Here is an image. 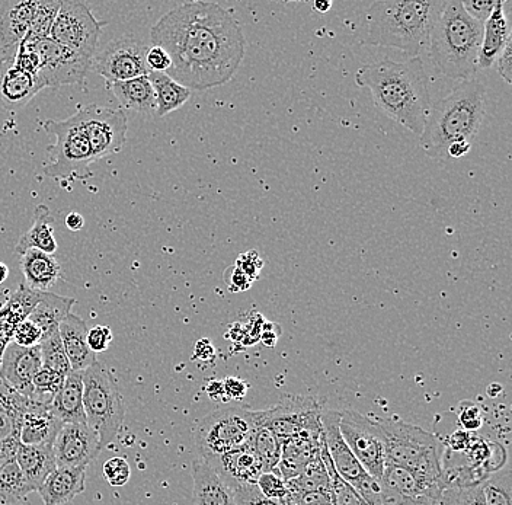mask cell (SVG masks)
<instances>
[{
	"label": "cell",
	"instance_id": "obj_52",
	"mask_svg": "<svg viewBox=\"0 0 512 505\" xmlns=\"http://www.w3.org/2000/svg\"><path fill=\"white\" fill-rule=\"evenodd\" d=\"M224 281H226L227 287L232 293L246 292L252 286V281L236 265L227 268L226 273H224Z\"/></svg>",
	"mask_w": 512,
	"mask_h": 505
},
{
	"label": "cell",
	"instance_id": "obj_2",
	"mask_svg": "<svg viewBox=\"0 0 512 505\" xmlns=\"http://www.w3.org/2000/svg\"><path fill=\"white\" fill-rule=\"evenodd\" d=\"M355 82L370 89L377 107L387 117L421 136L432 107L430 79L421 57L406 62L383 57L367 63L358 70Z\"/></svg>",
	"mask_w": 512,
	"mask_h": 505
},
{
	"label": "cell",
	"instance_id": "obj_15",
	"mask_svg": "<svg viewBox=\"0 0 512 505\" xmlns=\"http://www.w3.org/2000/svg\"><path fill=\"white\" fill-rule=\"evenodd\" d=\"M146 47L133 38L111 41L92 59L91 69L110 83L131 81L149 75Z\"/></svg>",
	"mask_w": 512,
	"mask_h": 505
},
{
	"label": "cell",
	"instance_id": "obj_51",
	"mask_svg": "<svg viewBox=\"0 0 512 505\" xmlns=\"http://www.w3.org/2000/svg\"><path fill=\"white\" fill-rule=\"evenodd\" d=\"M496 0H486V2H480V0H466L462 2L463 9L470 18L475 21L482 22L485 24L488 18L491 17L494 12Z\"/></svg>",
	"mask_w": 512,
	"mask_h": 505
},
{
	"label": "cell",
	"instance_id": "obj_57",
	"mask_svg": "<svg viewBox=\"0 0 512 505\" xmlns=\"http://www.w3.org/2000/svg\"><path fill=\"white\" fill-rule=\"evenodd\" d=\"M207 395L210 396L211 401H227L222 380H211L207 385Z\"/></svg>",
	"mask_w": 512,
	"mask_h": 505
},
{
	"label": "cell",
	"instance_id": "obj_29",
	"mask_svg": "<svg viewBox=\"0 0 512 505\" xmlns=\"http://www.w3.org/2000/svg\"><path fill=\"white\" fill-rule=\"evenodd\" d=\"M16 463L35 491H38L48 476L57 469L53 447L48 446H24L21 444L18 455H16Z\"/></svg>",
	"mask_w": 512,
	"mask_h": 505
},
{
	"label": "cell",
	"instance_id": "obj_14",
	"mask_svg": "<svg viewBox=\"0 0 512 505\" xmlns=\"http://www.w3.org/2000/svg\"><path fill=\"white\" fill-rule=\"evenodd\" d=\"M73 115L91 143L95 161L123 149L128 130L127 117L123 111L92 104L80 108Z\"/></svg>",
	"mask_w": 512,
	"mask_h": 505
},
{
	"label": "cell",
	"instance_id": "obj_28",
	"mask_svg": "<svg viewBox=\"0 0 512 505\" xmlns=\"http://www.w3.org/2000/svg\"><path fill=\"white\" fill-rule=\"evenodd\" d=\"M25 286L37 292H48L60 278L62 268L54 255L30 249L21 255Z\"/></svg>",
	"mask_w": 512,
	"mask_h": 505
},
{
	"label": "cell",
	"instance_id": "obj_8",
	"mask_svg": "<svg viewBox=\"0 0 512 505\" xmlns=\"http://www.w3.org/2000/svg\"><path fill=\"white\" fill-rule=\"evenodd\" d=\"M265 411L224 408L198 421L194 430L195 446L201 459L220 456L246 446L256 428L264 423Z\"/></svg>",
	"mask_w": 512,
	"mask_h": 505
},
{
	"label": "cell",
	"instance_id": "obj_6",
	"mask_svg": "<svg viewBox=\"0 0 512 505\" xmlns=\"http://www.w3.org/2000/svg\"><path fill=\"white\" fill-rule=\"evenodd\" d=\"M383 434L386 463L415 472L431 484L443 475V441L434 434L399 420H377Z\"/></svg>",
	"mask_w": 512,
	"mask_h": 505
},
{
	"label": "cell",
	"instance_id": "obj_53",
	"mask_svg": "<svg viewBox=\"0 0 512 505\" xmlns=\"http://www.w3.org/2000/svg\"><path fill=\"white\" fill-rule=\"evenodd\" d=\"M473 436H475V434L467 433V431L460 428V430L454 431V433L448 436L446 443H443L444 449L448 450L450 453H456V455H463V453H466V450L469 449Z\"/></svg>",
	"mask_w": 512,
	"mask_h": 505
},
{
	"label": "cell",
	"instance_id": "obj_21",
	"mask_svg": "<svg viewBox=\"0 0 512 505\" xmlns=\"http://www.w3.org/2000/svg\"><path fill=\"white\" fill-rule=\"evenodd\" d=\"M41 89L35 76L16 69L12 63L0 65V107L3 110L9 113L22 110Z\"/></svg>",
	"mask_w": 512,
	"mask_h": 505
},
{
	"label": "cell",
	"instance_id": "obj_40",
	"mask_svg": "<svg viewBox=\"0 0 512 505\" xmlns=\"http://www.w3.org/2000/svg\"><path fill=\"white\" fill-rule=\"evenodd\" d=\"M482 488L486 505H512V476L508 469L489 475Z\"/></svg>",
	"mask_w": 512,
	"mask_h": 505
},
{
	"label": "cell",
	"instance_id": "obj_25",
	"mask_svg": "<svg viewBox=\"0 0 512 505\" xmlns=\"http://www.w3.org/2000/svg\"><path fill=\"white\" fill-rule=\"evenodd\" d=\"M86 488V469L57 468L38 488L44 505H63L82 494Z\"/></svg>",
	"mask_w": 512,
	"mask_h": 505
},
{
	"label": "cell",
	"instance_id": "obj_56",
	"mask_svg": "<svg viewBox=\"0 0 512 505\" xmlns=\"http://www.w3.org/2000/svg\"><path fill=\"white\" fill-rule=\"evenodd\" d=\"M19 447H21V441L12 437V439L0 441V466L5 463L14 462L16 455H18Z\"/></svg>",
	"mask_w": 512,
	"mask_h": 505
},
{
	"label": "cell",
	"instance_id": "obj_30",
	"mask_svg": "<svg viewBox=\"0 0 512 505\" xmlns=\"http://www.w3.org/2000/svg\"><path fill=\"white\" fill-rule=\"evenodd\" d=\"M75 299L59 296L50 292H41L40 300H38L35 308L32 309L28 321L38 326L43 332V338L59 331V325L62 324L64 318L69 315Z\"/></svg>",
	"mask_w": 512,
	"mask_h": 505
},
{
	"label": "cell",
	"instance_id": "obj_42",
	"mask_svg": "<svg viewBox=\"0 0 512 505\" xmlns=\"http://www.w3.org/2000/svg\"><path fill=\"white\" fill-rule=\"evenodd\" d=\"M457 418H459L460 428L470 434L478 433L482 428L483 421H485L483 409L480 408V405L470 401L460 404Z\"/></svg>",
	"mask_w": 512,
	"mask_h": 505
},
{
	"label": "cell",
	"instance_id": "obj_18",
	"mask_svg": "<svg viewBox=\"0 0 512 505\" xmlns=\"http://www.w3.org/2000/svg\"><path fill=\"white\" fill-rule=\"evenodd\" d=\"M41 366L43 361L38 345L25 348L12 341L6 345L0 361V376L16 392L31 399L32 380L40 372Z\"/></svg>",
	"mask_w": 512,
	"mask_h": 505
},
{
	"label": "cell",
	"instance_id": "obj_37",
	"mask_svg": "<svg viewBox=\"0 0 512 505\" xmlns=\"http://www.w3.org/2000/svg\"><path fill=\"white\" fill-rule=\"evenodd\" d=\"M60 5H62L60 0H38L34 19L31 22L30 33L22 41V44L31 46V44L37 43V41L50 37L51 28H53L54 19L57 17Z\"/></svg>",
	"mask_w": 512,
	"mask_h": 505
},
{
	"label": "cell",
	"instance_id": "obj_36",
	"mask_svg": "<svg viewBox=\"0 0 512 505\" xmlns=\"http://www.w3.org/2000/svg\"><path fill=\"white\" fill-rule=\"evenodd\" d=\"M31 492H35V489L25 479L16 460L0 466V503L22 501Z\"/></svg>",
	"mask_w": 512,
	"mask_h": 505
},
{
	"label": "cell",
	"instance_id": "obj_33",
	"mask_svg": "<svg viewBox=\"0 0 512 505\" xmlns=\"http://www.w3.org/2000/svg\"><path fill=\"white\" fill-rule=\"evenodd\" d=\"M147 76H149L153 92H155V114L158 117H165V115L174 113L190 101L192 91L179 85L174 79L169 78L166 73L150 72Z\"/></svg>",
	"mask_w": 512,
	"mask_h": 505
},
{
	"label": "cell",
	"instance_id": "obj_49",
	"mask_svg": "<svg viewBox=\"0 0 512 505\" xmlns=\"http://www.w3.org/2000/svg\"><path fill=\"white\" fill-rule=\"evenodd\" d=\"M112 341L110 326L96 325L88 331V345L92 353H104Z\"/></svg>",
	"mask_w": 512,
	"mask_h": 505
},
{
	"label": "cell",
	"instance_id": "obj_44",
	"mask_svg": "<svg viewBox=\"0 0 512 505\" xmlns=\"http://www.w3.org/2000/svg\"><path fill=\"white\" fill-rule=\"evenodd\" d=\"M22 417L24 414L0 401V441L12 439V437L19 439Z\"/></svg>",
	"mask_w": 512,
	"mask_h": 505
},
{
	"label": "cell",
	"instance_id": "obj_35",
	"mask_svg": "<svg viewBox=\"0 0 512 505\" xmlns=\"http://www.w3.org/2000/svg\"><path fill=\"white\" fill-rule=\"evenodd\" d=\"M319 455L323 466H325L326 473H328L329 488H331V497L334 505H367L364 503L363 498L360 497V494L336 472L331 456H329L328 450H326L323 436H320Z\"/></svg>",
	"mask_w": 512,
	"mask_h": 505
},
{
	"label": "cell",
	"instance_id": "obj_24",
	"mask_svg": "<svg viewBox=\"0 0 512 505\" xmlns=\"http://www.w3.org/2000/svg\"><path fill=\"white\" fill-rule=\"evenodd\" d=\"M62 427V421L51 415L50 407L32 401V407L22 417L19 441L24 446L53 447Z\"/></svg>",
	"mask_w": 512,
	"mask_h": 505
},
{
	"label": "cell",
	"instance_id": "obj_16",
	"mask_svg": "<svg viewBox=\"0 0 512 505\" xmlns=\"http://www.w3.org/2000/svg\"><path fill=\"white\" fill-rule=\"evenodd\" d=\"M98 434L88 424H63L53 452L57 468L86 469L101 453Z\"/></svg>",
	"mask_w": 512,
	"mask_h": 505
},
{
	"label": "cell",
	"instance_id": "obj_59",
	"mask_svg": "<svg viewBox=\"0 0 512 505\" xmlns=\"http://www.w3.org/2000/svg\"><path fill=\"white\" fill-rule=\"evenodd\" d=\"M472 149V143L456 142L447 149V158L459 159L466 156Z\"/></svg>",
	"mask_w": 512,
	"mask_h": 505
},
{
	"label": "cell",
	"instance_id": "obj_46",
	"mask_svg": "<svg viewBox=\"0 0 512 505\" xmlns=\"http://www.w3.org/2000/svg\"><path fill=\"white\" fill-rule=\"evenodd\" d=\"M14 343L21 345V347L31 348L35 345H40L43 340V332L38 328L37 325L32 324L31 321L21 322L15 328L14 332Z\"/></svg>",
	"mask_w": 512,
	"mask_h": 505
},
{
	"label": "cell",
	"instance_id": "obj_11",
	"mask_svg": "<svg viewBox=\"0 0 512 505\" xmlns=\"http://www.w3.org/2000/svg\"><path fill=\"white\" fill-rule=\"evenodd\" d=\"M339 431L364 471L380 481L386 466V453L383 434L376 421L355 409H345L339 412Z\"/></svg>",
	"mask_w": 512,
	"mask_h": 505
},
{
	"label": "cell",
	"instance_id": "obj_48",
	"mask_svg": "<svg viewBox=\"0 0 512 505\" xmlns=\"http://www.w3.org/2000/svg\"><path fill=\"white\" fill-rule=\"evenodd\" d=\"M235 265L254 283L259 274H261L262 268H264V261H262L261 255L258 252L249 251L239 255Z\"/></svg>",
	"mask_w": 512,
	"mask_h": 505
},
{
	"label": "cell",
	"instance_id": "obj_39",
	"mask_svg": "<svg viewBox=\"0 0 512 505\" xmlns=\"http://www.w3.org/2000/svg\"><path fill=\"white\" fill-rule=\"evenodd\" d=\"M38 347H40L43 367L54 370V372L60 373L63 376H67L72 372V367H70L69 360H67L66 353H64L59 331L43 338Z\"/></svg>",
	"mask_w": 512,
	"mask_h": 505
},
{
	"label": "cell",
	"instance_id": "obj_32",
	"mask_svg": "<svg viewBox=\"0 0 512 505\" xmlns=\"http://www.w3.org/2000/svg\"><path fill=\"white\" fill-rule=\"evenodd\" d=\"M30 249L54 255L57 251V241L54 238L53 225H51L50 210L46 206L35 209L32 226L16 245V254L22 255Z\"/></svg>",
	"mask_w": 512,
	"mask_h": 505
},
{
	"label": "cell",
	"instance_id": "obj_55",
	"mask_svg": "<svg viewBox=\"0 0 512 505\" xmlns=\"http://www.w3.org/2000/svg\"><path fill=\"white\" fill-rule=\"evenodd\" d=\"M223 388L227 399H242L248 391L246 383L238 377H227L226 380H223Z\"/></svg>",
	"mask_w": 512,
	"mask_h": 505
},
{
	"label": "cell",
	"instance_id": "obj_38",
	"mask_svg": "<svg viewBox=\"0 0 512 505\" xmlns=\"http://www.w3.org/2000/svg\"><path fill=\"white\" fill-rule=\"evenodd\" d=\"M64 379L66 376L41 366L40 372L32 380L31 401L44 407H51V402L62 388Z\"/></svg>",
	"mask_w": 512,
	"mask_h": 505
},
{
	"label": "cell",
	"instance_id": "obj_3",
	"mask_svg": "<svg viewBox=\"0 0 512 505\" xmlns=\"http://www.w3.org/2000/svg\"><path fill=\"white\" fill-rule=\"evenodd\" d=\"M446 0H380L368 8L364 44L403 51L414 57L430 49L435 22Z\"/></svg>",
	"mask_w": 512,
	"mask_h": 505
},
{
	"label": "cell",
	"instance_id": "obj_5",
	"mask_svg": "<svg viewBox=\"0 0 512 505\" xmlns=\"http://www.w3.org/2000/svg\"><path fill=\"white\" fill-rule=\"evenodd\" d=\"M483 24L470 18L460 0H446L431 33L432 62L447 78L470 81L478 73Z\"/></svg>",
	"mask_w": 512,
	"mask_h": 505
},
{
	"label": "cell",
	"instance_id": "obj_50",
	"mask_svg": "<svg viewBox=\"0 0 512 505\" xmlns=\"http://www.w3.org/2000/svg\"><path fill=\"white\" fill-rule=\"evenodd\" d=\"M146 65L149 72L166 73L171 69V57L160 47L152 46L146 50Z\"/></svg>",
	"mask_w": 512,
	"mask_h": 505
},
{
	"label": "cell",
	"instance_id": "obj_27",
	"mask_svg": "<svg viewBox=\"0 0 512 505\" xmlns=\"http://www.w3.org/2000/svg\"><path fill=\"white\" fill-rule=\"evenodd\" d=\"M192 481L195 505H236L232 489L203 459L192 462Z\"/></svg>",
	"mask_w": 512,
	"mask_h": 505
},
{
	"label": "cell",
	"instance_id": "obj_9",
	"mask_svg": "<svg viewBox=\"0 0 512 505\" xmlns=\"http://www.w3.org/2000/svg\"><path fill=\"white\" fill-rule=\"evenodd\" d=\"M43 127L53 139H56L54 145L47 149L51 156V161L43 166V172L47 177L66 180L82 174L92 162H95L91 143L80 129L75 115L62 121L47 120Z\"/></svg>",
	"mask_w": 512,
	"mask_h": 505
},
{
	"label": "cell",
	"instance_id": "obj_13",
	"mask_svg": "<svg viewBox=\"0 0 512 505\" xmlns=\"http://www.w3.org/2000/svg\"><path fill=\"white\" fill-rule=\"evenodd\" d=\"M21 46H27V44H21ZM27 47H32L40 57V69L35 79L43 89L60 88V86L83 82L91 70V60L83 59L75 51L67 49L53 38H44Z\"/></svg>",
	"mask_w": 512,
	"mask_h": 505
},
{
	"label": "cell",
	"instance_id": "obj_12",
	"mask_svg": "<svg viewBox=\"0 0 512 505\" xmlns=\"http://www.w3.org/2000/svg\"><path fill=\"white\" fill-rule=\"evenodd\" d=\"M322 404L312 396L284 395L277 405L265 411L264 425L281 441L302 434H322Z\"/></svg>",
	"mask_w": 512,
	"mask_h": 505
},
{
	"label": "cell",
	"instance_id": "obj_45",
	"mask_svg": "<svg viewBox=\"0 0 512 505\" xmlns=\"http://www.w3.org/2000/svg\"><path fill=\"white\" fill-rule=\"evenodd\" d=\"M287 505H334L331 497V489H316V491L300 492V494H290L286 501Z\"/></svg>",
	"mask_w": 512,
	"mask_h": 505
},
{
	"label": "cell",
	"instance_id": "obj_61",
	"mask_svg": "<svg viewBox=\"0 0 512 505\" xmlns=\"http://www.w3.org/2000/svg\"><path fill=\"white\" fill-rule=\"evenodd\" d=\"M443 487V484H438L437 487L432 489L428 494L422 495V497L415 498V500L409 501L405 505H434V497L437 495V492L440 491V488Z\"/></svg>",
	"mask_w": 512,
	"mask_h": 505
},
{
	"label": "cell",
	"instance_id": "obj_23",
	"mask_svg": "<svg viewBox=\"0 0 512 505\" xmlns=\"http://www.w3.org/2000/svg\"><path fill=\"white\" fill-rule=\"evenodd\" d=\"M88 331L86 322L73 313H69L59 325L60 340L73 372H85L98 361L96 354L89 348Z\"/></svg>",
	"mask_w": 512,
	"mask_h": 505
},
{
	"label": "cell",
	"instance_id": "obj_10",
	"mask_svg": "<svg viewBox=\"0 0 512 505\" xmlns=\"http://www.w3.org/2000/svg\"><path fill=\"white\" fill-rule=\"evenodd\" d=\"M102 24L83 2L64 0L51 28L50 38L83 59H94Z\"/></svg>",
	"mask_w": 512,
	"mask_h": 505
},
{
	"label": "cell",
	"instance_id": "obj_62",
	"mask_svg": "<svg viewBox=\"0 0 512 505\" xmlns=\"http://www.w3.org/2000/svg\"><path fill=\"white\" fill-rule=\"evenodd\" d=\"M332 5L334 3L331 2V0H328V2H315V5H313V8L316 9V12H319V14H326V12L331 11Z\"/></svg>",
	"mask_w": 512,
	"mask_h": 505
},
{
	"label": "cell",
	"instance_id": "obj_43",
	"mask_svg": "<svg viewBox=\"0 0 512 505\" xmlns=\"http://www.w3.org/2000/svg\"><path fill=\"white\" fill-rule=\"evenodd\" d=\"M102 472H104L105 479L111 487H124L131 478L130 465L123 457H112V459L107 460Z\"/></svg>",
	"mask_w": 512,
	"mask_h": 505
},
{
	"label": "cell",
	"instance_id": "obj_41",
	"mask_svg": "<svg viewBox=\"0 0 512 505\" xmlns=\"http://www.w3.org/2000/svg\"><path fill=\"white\" fill-rule=\"evenodd\" d=\"M256 488L259 489L265 498L275 501H286L288 497V489L283 476L275 472H262L256 479Z\"/></svg>",
	"mask_w": 512,
	"mask_h": 505
},
{
	"label": "cell",
	"instance_id": "obj_1",
	"mask_svg": "<svg viewBox=\"0 0 512 505\" xmlns=\"http://www.w3.org/2000/svg\"><path fill=\"white\" fill-rule=\"evenodd\" d=\"M150 41L171 57L166 75L190 91L232 81L245 57L239 22L217 3L188 2L172 9L153 25Z\"/></svg>",
	"mask_w": 512,
	"mask_h": 505
},
{
	"label": "cell",
	"instance_id": "obj_34",
	"mask_svg": "<svg viewBox=\"0 0 512 505\" xmlns=\"http://www.w3.org/2000/svg\"><path fill=\"white\" fill-rule=\"evenodd\" d=\"M249 447L261 463L262 471L275 472L283 456V441L275 436L274 431L262 423L252 434Z\"/></svg>",
	"mask_w": 512,
	"mask_h": 505
},
{
	"label": "cell",
	"instance_id": "obj_17",
	"mask_svg": "<svg viewBox=\"0 0 512 505\" xmlns=\"http://www.w3.org/2000/svg\"><path fill=\"white\" fill-rule=\"evenodd\" d=\"M38 0L0 3V65L14 62L16 51L30 33Z\"/></svg>",
	"mask_w": 512,
	"mask_h": 505
},
{
	"label": "cell",
	"instance_id": "obj_60",
	"mask_svg": "<svg viewBox=\"0 0 512 505\" xmlns=\"http://www.w3.org/2000/svg\"><path fill=\"white\" fill-rule=\"evenodd\" d=\"M64 225L72 232H79V230L83 229L85 226V219H83L82 214L72 212L67 214L66 219H64Z\"/></svg>",
	"mask_w": 512,
	"mask_h": 505
},
{
	"label": "cell",
	"instance_id": "obj_63",
	"mask_svg": "<svg viewBox=\"0 0 512 505\" xmlns=\"http://www.w3.org/2000/svg\"><path fill=\"white\" fill-rule=\"evenodd\" d=\"M9 276V268L3 262H0V284L5 283L6 278Z\"/></svg>",
	"mask_w": 512,
	"mask_h": 505
},
{
	"label": "cell",
	"instance_id": "obj_47",
	"mask_svg": "<svg viewBox=\"0 0 512 505\" xmlns=\"http://www.w3.org/2000/svg\"><path fill=\"white\" fill-rule=\"evenodd\" d=\"M233 494H235L236 505H287L283 501L265 498L256 488V485H245V487L236 488Z\"/></svg>",
	"mask_w": 512,
	"mask_h": 505
},
{
	"label": "cell",
	"instance_id": "obj_54",
	"mask_svg": "<svg viewBox=\"0 0 512 505\" xmlns=\"http://www.w3.org/2000/svg\"><path fill=\"white\" fill-rule=\"evenodd\" d=\"M512 38L508 41L505 49L499 54L498 60V72L501 78L507 83H512Z\"/></svg>",
	"mask_w": 512,
	"mask_h": 505
},
{
	"label": "cell",
	"instance_id": "obj_4",
	"mask_svg": "<svg viewBox=\"0 0 512 505\" xmlns=\"http://www.w3.org/2000/svg\"><path fill=\"white\" fill-rule=\"evenodd\" d=\"M485 114L486 86L478 79L464 81L432 105L419 145L430 158H447V149L453 143H472Z\"/></svg>",
	"mask_w": 512,
	"mask_h": 505
},
{
	"label": "cell",
	"instance_id": "obj_20",
	"mask_svg": "<svg viewBox=\"0 0 512 505\" xmlns=\"http://www.w3.org/2000/svg\"><path fill=\"white\" fill-rule=\"evenodd\" d=\"M512 38L511 2L496 0L494 12L483 24L482 46H480L478 69L486 70L495 65L499 54Z\"/></svg>",
	"mask_w": 512,
	"mask_h": 505
},
{
	"label": "cell",
	"instance_id": "obj_22",
	"mask_svg": "<svg viewBox=\"0 0 512 505\" xmlns=\"http://www.w3.org/2000/svg\"><path fill=\"white\" fill-rule=\"evenodd\" d=\"M380 482H382L390 505H405L409 501L431 492L440 484L441 479L435 484H431L409 469L386 463Z\"/></svg>",
	"mask_w": 512,
	"mask_h": 505
},
{
	"label": "cell",
	"instance_id": "obj_31",
	"mask_svg": "<svg viewBox=\"0 0 512 505\" xmlns=\"http://www.w3.org/2000/svg\"><path fill=\"white\" fill-rule=\"evenodd\" d=\"M111 91L124 110L136 111L140 114L156 113L155 92L149 76L111 83Z\"/></svg>",
	"mask_w": 512,
	"mask_h": 505
},
{
	"label": "cell",
	"instance_id": "obj_58",
	"mask_svg": "<svg viewBox=\"0 0 512 505\" xmlns=\"http://www.w3.org/2000/svg\"><path fill=\"white\" fill-rule=\"evenodd\" d=\"M195 357L198 360L208 361L214 357V348L208 340L198 341L195 345Z\"/></svg>",
	"mask_w": 512,
	"mask_h": 505
},
{
	"label": "cell",
	"instance_id": "obj_26",
	"mask_svg": "<svg viewBox=\"0 0 512 505\" xmlns=\"http://www.w3.org/2000/svg\"><path fill=\"white\" fill-rule=\"evenodd\" d=\"M50 412L63 424H86L83 409V372H70L51 402Z\"/></svg>",
	"mask_w": 512,
	"mask_h": 505
},
{
	"label": "cell",
	"instance_id": "obj_19",
	"mask_svg": "<svg viewBox=\"0 0 512 505\" xmlns=\"http://www.w3.org/2000/svg\"><path fill=\"white\" fill-rule=\"evenodd\" d=\"M203 460L232 491L245 485H255L256 479L264 472L249 444Z\"/></svg>",
	"mask_w": 512,
	"mask_h": 505
},
{
	"label": "cell",
	"instance_id": "obj_7",
	"mask_svg": "<svg viewBox=\"0 0 512 505\" xmlns=\"http://www.w3.org/2000/svg\"><path fill=\"white\" fill-rule=\"evenodd\" d=\"M83 409L86 424L98 434L102 449L110 446L123 427L126 404L114 376L101 361L83 372Z\"/></svg>",
	"mask_w": 512,
	"mask_h": 505
},
{
	"label": "cell",
	"instance_id": "obj_64",
	"mask_svg": "<svg viewBox=\"0 0 512 505\" xmlns=\"http://www.w3.org/2000/svg\"><path fill=\"white\" fill-rule=\"evenodd\" d=\"M8 341L0 340V361H2L3 353H5L6 345H8Z\"/></svg>",
	"mask_w": 512,
	"mask_h": 505
}]
</instances>
